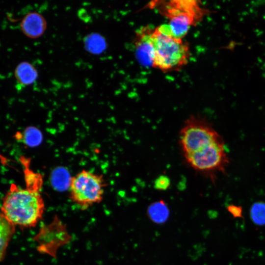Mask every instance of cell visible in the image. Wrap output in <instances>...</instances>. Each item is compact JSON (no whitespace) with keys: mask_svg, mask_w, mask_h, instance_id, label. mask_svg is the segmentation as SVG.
<instances>
[{"mask_svg":"<svg viewBox=\"0 0 265 265\" xmlns=\"http://www.w3.org/2000/svg\"><path fill=\"white\" fill-rule=\"evenodd\" d=\"M41 187L26 185V188L21 189L12 185L3 198L1 212L15 226H35L45 210Z\"/></svg>","mask_w":265,"mask_h":265,"instance_id":"obj_2","label":"cell"},{"mask_svg":"<svg viewBox=\"0 0 265 265\" xmlns=\"http://www.w3.org/2000/svg\"><path fill=\"white\" fill-rule=\"evenodd\" d=\"M84 48L94 54L102 53L106 48L107 44L105 37L97 32L87 35L83 39Z\"/></svg>","mask_w":265,"mask_h":265,"instance_id":"obj_11","label":"cell"},{"mask_svg":"<svg viewBox=\"0 0 265 265\" xmlns=\"http://www.w3.org/2000/svg\"><path fill=\"white\" fill-rule=\"evenodd\" d=\"M229 212L232 214L233 216H240L241 213V209L240 208L238 207L231 205L227 208Z\"/></svg>","mask_w":265,"mask_h":265,"instance_id":"obj_15","label":"cell"},{"mask_svg":"<svg viewBox=\"0 0 265 265\" xmlns=\"http://www.w3.org/2000/svg\"><path fill=\"white\" fill-rule=\"evenodd\" d=\"M147 214L153 222L163 224L168 219L170 211L166 203L160 200L152 203L148 207Z\"/></svg>","mask_w":265,"mask_h":265,"instance_id":"obj_10","label":"cell"},{"mask_svg":"<svg viewBox=\"0 0 265 265\" xmlns=\"http://www.w3.org/2000/svg\"><path fill=\"white\" fill-rule=\"evenodd\" d=\"M170 185V179L165 175L159 176L154 182V187L159 190H166Z\"/></svg>","mask_w":265,"mask_h":265,"instance_id":"obj_13","label":"cell"},{"mask_svg":"<svg viewBox=\"0 0 265 265\" xmlns=\"http://www.w3.org/2000/svg\"><path fill=\"white\" fill-rule=\"evenodd\" d=\"M14 76L20 84L27 86L31 84L37 80L38 74L37 69L31 63L23 61L15 68Z\"/></svg>","mask_w":265,"mask_h":265,"instance_id":"obj_9","label":"cell"},{"mask_svg":"<svg viewBox=\"0 0 265 265\" xmlns=\"http://www.w3.org/2000/svg\"><path fill=\"white\" fill-rule=\"evenodd\" d=\"M151 28L144 26L136 32L135 47L136 57L142 64L151 66V47L148 40V36Z\"/></svg>","mask_w":265,"mask_h":265,"instance_id":"obj_7","label":"cell"},{"mask_svg":"<svg viewBox=\"0 0 265 265\" xmlns=\"http://www.w3.org/2000/svg\"><path fill=\"white\" fill-rule=\"evenodd\" d=\"M148 40L151 47V66L164 72L179 70L190 53L188 44L174 36L167 24L151 28Z\"/></svg>","mask_w":265,"mask_h":265,"instance_id":"obj_3","label":"cell"},{"mask_svg":"<svg viewBox=\"0 0 265 265\" xmlns=\"http://www.w3.org/2000/svg\"><path fill=\"white\" fill-rule=\"evenodd\" d=\"M15 232V226L0 212V262L6 256L8 244Z\"/></svg>","mask_w":265,"mask_h":265,"instance_id":"obj_8","label":"cell"},{"mask_svg":"<svg viewBox=\"0 0 265 265\" xmlns=\"http://www.w3.org/2000/svg\"><path fill=\"white\" fill-rule=\"evenodd\" d=\"M37 132L33 129L29 128L26 130L24 133L25 142L28 145H34L37 142Z\"/></svg>","mask_w":265,"mask_h":265,"instance_id":"obj_14","label":"cell"},{"mask_svg":"<svg viewBox=\"0 0 265 265\" xmlns=\"http://www.w3.org/2000/svg\"><path fill=\"white\" fill-rule=\"evenodd\" d=\"M162 15L169 19V26L173 35L183 39L190 27L202 20L209 11L202 8L196 0L154 1Z\"/></svg>","mask_w":265,"mask_h":265,"instance_id":"obj_4","label":"cell"},{"mask_svg":"<svg viewBox=\"0 0 265 265\" xmlns=\"http://www.w3.org/2000/svg\"><path fill=\"white\" fill-rule=\"evenodd\" d=\"M250 216L254 224L265 225V203L258 202L254 203L250 208Z\"/></svg>","mask_w":265,"mask_h":265,"instance_id":"obj_12","label":"cell"},{"mask_svg":"<svg viewBox=\"0 0 265 265\" xmlns=\"http://www.w3.org/2000/svg\"><path fill=\"white\" fill-rule=\"evenodd\" d=\"M47 26L44 17L37 12L27 13L23 18L20 27L23 33L27 37L35 39L42 36Z\"/></svg>","mask_w":265,"mask_h":265,"instance_id":"obj_6","label":"cell"},{"mask_svg":"<svg viewBox=\"0 0 265 265\" xmlns=\"http://www.w3.org/2000/svg\"><path fill=\"white\" fill-rule=\"evenodd\" d=\"M106 186L102 175L82 170L70 179V199L80 209L85 210L102 201Z\"/></svg>","mask_w":265,"mask_h":265,"instance_id":"obj_5","label":"cell"},{"mask_svg":"<svg viewBox=\"0 0 265 265\" xmlns=\"http://www.w3.org/2000/svg\"><path fill=\"white\" fill-rule=\"evenodd\" d=\"M179 144L186 161L195 170L208 175L224 171L229 161L224 141L206 118L198 115L187 118Z\"/></svg>","mask_w":265,"mask_h":265,"instance_id":"obj_1","label":"cell"}]
</instances>
